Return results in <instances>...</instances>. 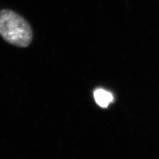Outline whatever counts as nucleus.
Instances as JSON below:
<instances>
[{
  "instance_id": "1",
  "label": "nucleus",
  "mask_w": 159,
  "mask_h": 159,
  "mask_svg": "<svg viewBox=\"0 0 159 159\" xmlns=\"http://www.w3.org/2000/svg\"><path fill=\"white\" fill-rule=\"evenodd\" d=\"M0 35L8 43L25 48L33 40V31L28 21L10 10L0 11Z\"/></svg>"
},
{
  "instance_id": "2",
  "label": "nucleus",
  "mask_w": 159,
  "mask_h": 159,
  "mask_svg": "<svg viewBox=\"0 0 159 159\" xmlns=\"http://www.w3.org/2000/svg\"><path fill=\"white\" fill-rule=\"evenodd\" d=\"M94 98L97 104L103 108L107 107L110 103L113 102L114 100L111 93L102 89H98L94 91Z\"/></svg>"
}]
</instances>
